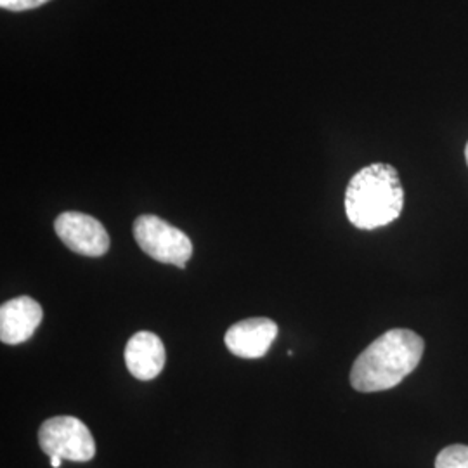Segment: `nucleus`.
Returning <instances> with one entry per match:
<instances>
[{"label":"nucleus","instance_id":"10","mask_svg":"<svg viewBox=\"0 0 468 468\" xmlns=\"http://www.w3.org/2000/svg\"><path fill=\"white\" fill-rule=\"evenodd\" d=\"M49 0H0L2 9L7 11H15V13H21V11H30L35 7H40L44 4H48Z\"/></svg>","mask_w":468,"mask_h":468},{"label":"nucleus","instance_id":"6","mask_svg":"<svg viewBox=\"0 0 468 468\" xmlns=\"http://www.w3.org/2000/svg\"><path fill=\"white\" fill-rule=\"evenodd\" d=\"M278 336V324L269 318L243 319L226 332V347L243 359H259L268 354Z\"/></svg>","mask_w":468,"mask_h":468},{"label":"nucleus","instance_id":"12","mask_svg":"<svg viewBox=\"0 0 468 468\" xmlns=\"http://www.w3.org/2000/svg\"><path fill=\"white\" fill-rule=\"evenodd\" d=\"M465 158H467V164H468V143H467V146H465Z\"/></svg>","mask_w":468,"mask_h":468},{"label":"nucleus","instance_id":"5","mask_svg":"<svg viewBox=\"0 0 468 468\" xmlns=\"http://www.w3.org/2000/svg\"><path fill=\"white\" fill-rule=\"evenodd\" d=\"M54 231L68 249L85 257H102L110 250V236L104 226L82 212H63L54 220Z\"/></svg>","mask_w":468,"mask_h":468},{"label":"nucleus","instance_id":"4","mask_svg":"<svg viewBox=\"0 0 468 468\" xmlns=\"http://www.w3.org/2000/svg\"><path fill=\"white\" fill-rule=\"evenodd\" d=\"M40 450L48 456L69 462H90L96 456V442L89 427L75 417L46 420L38 431Z\"/></svg>","mask_w":468,"mask_h":468},{"label":"nucleus","instance_id":"7","mask_svg":"<svg viewBox=\"0 0 468 468\" xmlns=\"http://www.w3.org/2000/svg\"><path fill=\"white\" fill-rule=\"evenodd\" d=\"M44 311L32 297H16L4 302L0 307V340L7 346H17L34 336L42 323Z\"/></svg>","mask_w":468,"mask_h":468},{"label":"nucleus","instance_id":"2","mask_svg":"<svg viewBox=\"0 0 468 468\" xmlns=\"http://www.w3.org/2000/svg\"><path fill=\"white\" fill-rule=\"evenodd\" d=\"M404 189L398 170L373 164L352 176L346 191V214L359 229H377L401 216Z\"/></svg>","mask_w":468,"mask_h":468},{"label":"nucleus","instance_id":"8","mask_svg":"<svg viewBox=\"0 0 468 468\" xmlns=\"http://www.w3.org/2000/svg\"><path fill=\"white\" fill-rule=\"evenodd\" d=\"M125 365L137 380L156 378L165 367V347L158 335L137 332L125 347Z\"/></svg>","mask_w":468,"mask_h":468},{"label":"nucleus","instance_id":"11","mask_svg":"<svg viewBox=\"0 0 468 468\" xmlns=\"http://www.w3.org/2000/svg\"><path fill=\"white\" fill-rule=\"evenodd\" d=\"M61 463H63V458H59V456H50V465H52V468H59L61 467Z\"/></svg>","mask_w":468,"mask_h":468},{"label":"nucleus","instance_id":"1","mask_svg":"<svg viewBox=\"0 0 468 468\" xmlns=\"http://www.w3.org/2000/svg\"><path fill=\"white\" fill-rule=\"evenodd\" d=\"M425 351L420 335L394 328L369 344L354 361L351 385L357 392H382L394 388L415 371Z\"/></svg>","mask_w":468,"mask_h":468},{"label":"nucleus","instance_id":"3","mask_svg":"<svg viewBox=\"0 0 468 468\" xmlns=\"http://www.w3.org/2000/svg\"><path fill=\"white\" fill-rule=\"evenodd\" d=\"M134 238L141 250L162 264L186 269L193 255V243L187 234L151 214L135 218Z\"/></svg>","mask_w":468,"mask_h":468},{"label":"nucleus","instance_id":"9","mask_svg":"<svg viewBox=\"0 0 468 468\" xmlns=\"http://www.w3.org/2000/svg\"><path fill=\"white\" fill-rule=\"evenodd\" d=\"M435 468H468V446L452 444L435 458Z\"/></svg>","mask_w":468,"mask_h":468}]
</instances>
